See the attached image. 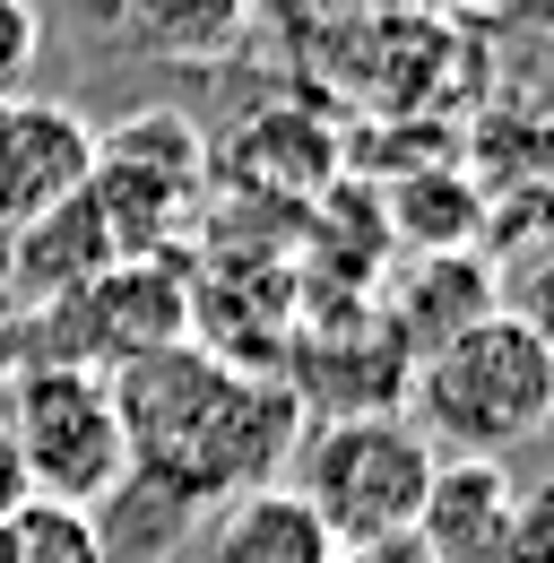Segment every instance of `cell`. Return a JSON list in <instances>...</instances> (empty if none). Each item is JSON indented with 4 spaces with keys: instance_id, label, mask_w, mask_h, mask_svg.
Listing matches in <instances>:
<instances>
[{
    "instance_id": "6da1fadb",
    "label": "cell",
    "mask_w": 554,
    "mask_h": 563,
    "mask_svg": "<svg viewBox=\"0 0 554 563\" xmlns=\"http://www.w3.org/2000/svg\"><path fill=\"white\" fill-rule=\"evenodd\" d=\"M554 408V347L529 312H485L408 364V424L451 442V460H502L538 442Z\"/></svg>"
},
{
    "instance_id": "7a4b0ae2",
    "label": "cell",
    "mask_w": 554,
    "mask_h": 563,
    "mask_svg": "<svg viewBox=\"0 0 554 563\" xmlns=\"http://www.w3.org/2000/svg\"><path fill=\"white\" fill-rule=\"evenodd\" d=\"M433 442L408 424V408H364V417H312L295 442V494L303 511L339 538V555H381L416 529V503L433 486Z\"/></svg>"
},
{
    "instance_id": "3957f363",
    "label": "cell",
    "mask_w": 554,
    "mask_h": 563,
    "mask_svg": "<svg viewBox=\"0 0 554 563\" xmlns=\"http://www.w3.org/2000/svg\"><path fill=\"white\" fill-rule=\"evenodd\" d=\"M0 424H9V442H18L44 503L96 511L131 477V433L113 417L104 373H87V364H44V355L9 364L0 373Z\"/></svg>"
},
{
    "instance_id": "277c9868",
    "label": "cell",
    "mask_w": 554,
    "mask_h": 563,
    "mask_svg": "<svg viewBox=\"0 0 554 563\" xmlns=\"http://www.w3.org/2000/svg\"><path fill=\"white\" fill-rule=\"evenodd\" d=\"M208 191V140L182 113H138L122 131H96V165H87V200L113 225L122 261L156 252Z\"/></svg>"
},
{
    "instance_id": "5b68a950",
    "label": "cell",
    "mask_w": 554,
    "mask_h": 563,
    "mask_svg": "<svg viewBox=\"0 0 554 563\" xmlns=\"http://www.w3.org/2000/svg\"><path fill=\"white\" fill-rule=\"evenodd\" d=\"M53 321V347L44 364H122V355H147L165 339H191V278L174 261H113L104 278H87L78 295L44 303Z\"/></svg>"
},
{
    "instance_id": "8992f818",
    "label": "cell",
    "mask_w": 554,
    "mask_h": 563,
    "mask_svg": "<svg viewBox=\"0 0 554 563\" xmlns=\"http://www.w3.org/2000/svg\"><path fill=\"white\" fill-rule=\"evenodd\" d=\"M96 165V131L53 104V96H0V234L35 225L44 209H62L69 191H87Z\"/></svg>"
},
{
    "instance_id": "52a82bcc",
    "label": "cell",
    "mask_w": 554,
    "mask_h": 563,
    "mask_svg": "<svg viewBox=\"0 0 554 563\" xmlns=\"http://www.w3.org/2000/svg\"><path fill=\"white\" fill-rule=\"evenodd\" d=\"M520 486L502 460H433V486L416 503L408 547L424 563H511L520 538Z\"/></svg>"
},
{
    "instance_id": "ba28073f",
    "label": "cell",
    "mask_w": 554,
    "mask_h": 563,
    "mask_svg": "<svg viewBox=\"0 0 554 563\" xmlns=\"http://www.w3.org/2000/svg\"><path fill=\"white\" fill-rule=\"evenodd\" d=\"M113 261H122V243H113V225L96 217L87 191H69L62 209H44L35 225L0 234V269H9V286L26 295V312H44V303L78 295L87 278H104Z\"/></svg>"
},
{
    "instance_id": "9c48e42d",
    "label": "cell",
    "mask_w": 554,
    "mask_h": 563,
    "mask_svg": "<svg viewBox=\"0 0 554 563\" xmlns=\"http://www.w3.org/2000/svg\"><path fill=\"white\" fill-rule=\"evenodd\" d=\"M381 321H390V339L416 355H433L442 339H459L468 321L494 312V269H485L477 252H416V269L381 286V303H373Z\"/></svg>"
},
{
    "instance_id": "30bf717a",
    "label": "cell",
    "mask_w": 554,
    "mask_h": 563,
    "mask_svg": "<svg viewBox=\"0 0 554 563\" xmlns=\"http://www.w3.org/2000/svg\"><path fill=\"white\" fill-rule=\"evenodd\" d=\"M208 563H339V538L303 511L295 486L225 494L208 520Z\"/></svg>"
},
{
    "instance_id": "8fae6325",
    "label": "cell",
    "mask_w": 554,
    "mask_h": 563,
    "mask_svg": "<svg viewBox=\"0 0 554 563\" xmlns=\"http://www.w3.org/2000/svg\"><path fill=\"white\" fill-rule=\"evenodd\" d=\"M225 165H234L252 191H312V183H330V165H339V131H330L321 113H303V104H269V113H252V122L234 131Z\"/></svg>"
},
{
    "instance_id": "7c38bea8",
    "label": "cell",
    "mask_w": 554,
    "mask_h": 563,
    "mask_svg": "<svg viewBox=\"0 0 554 563\" xmlns=\"http://www.w3.org/2000/svg\"><path fill=\"white\" fill-rule=\"evenodd\" d=\"M87 520H96L104 563H165V555H174V538L200 520V503H191L182 486H165V477H147V468H131Z\"/></svg>"
},
{
    "instance_id": "4fadbf2b",
    "label": "cell",
    "mask_w": 554,
    "mask_h": 563,
    "mask_svg": "<svg viewBox=\"0 0 554 563\" xmlns=\"http://www.w3.org/2000/svg\"><path fill=\"white\" fill-rule=\"evenodd\" d=\"M390 217H399V243H416V252H468L485 225V191L459 183L451 165H424V183H408Z\"/></svg>"
},
{
    "instance_id": "5bb4252c",
    "label": "cell",
    "mask_w": 554,
    "mask_h": 563,
    "mask_svg": "<svg viewBox=\"0 0 554 563\" xmlns=\"http://www.w3.org/2000/svg\"><path fill=\"white\" fill-rule=\"evenodd\" d=\"M243 9L252 0H113L122 35L156 44V53H217V44H234Z\"/></svg>"
},
{
    "instance_id": "9a60e30c",
    "label": "cell",
    "mask_w": 554,
    "mask_h": 563,
    "mask_svg": "<svg viewBox=\"0 0 554 563\" xmlns=\"http://www.w3.org/2000/svg\"><path fill=\"white\" fill-rule=\"evenodd\" d=\"M9 529V563H104V547H96V520L78 511V503H26V511H9L0 520Z\"/></svg>"
},
{
    "instance_id": "2e32d148",
    "label": "cell",
    "mask_w": 554,
    "mask_h": 563,
    "mask_svg": "<svg viewBox=\"0 0 554 563\" xmlns=\"http://www.w3.org/2000/svg\"><path fill=\"white\" fill-rule=\"evenodd\" d=\"M35 53H44V18H35V0H0V96H26Z\"/></svg>"
},
{
    "instance_id": "e0dca14e",
    "label": "cell",
    "mask_w": 554,
    "mask_h": 563,
    "mask_svg": "<svg viewBox=\"0 0 554 563\" xmlns=\"http://www.w3.org/2000/svg\"><path fill=\"white\" fill-rule=\"evenodd\" d=\"M26 503H35V477H26V460H18V442H9V424H0V520L26 511Z\"/></svg>"
},
{
    "instance_id": "ac0fdd59",
    "label": "cell",
    "mask_w": 554,
    "mask_h": 563,
    "mask_svg": "<svg viewBox=\"0 0 554 563\" xmlns=\"http://www.w3.org/2000/svg\"><path fill=\"white\" fill-rule=\"evenodd\" d=\"M0 563H9V529H0Z\"/></svg>"
}]
</instances>
